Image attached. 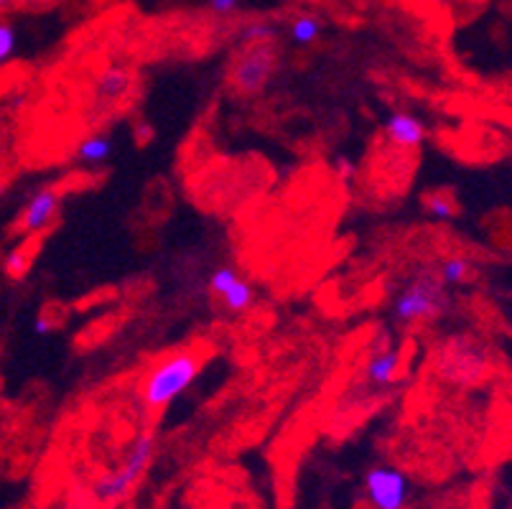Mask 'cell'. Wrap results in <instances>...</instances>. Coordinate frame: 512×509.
Listing matches in <instances>:
<instances>
[{"label": "cell", "mask_w": 512, "mask_h": 509, "mask_svg": "<svg viewBox=\"0 0 512 509\" xmlns=\"http://www.w3.org/2000/svg\"><path fill=\"white\" fill-rule=\"evenodd\" d=\"M446 308V286L434 270H418L403 280L393 298V319L403 326L436 319Z\"/></svg>", "instance_id": "1"}, {"label": "cell", "mask_w": 512, "mask_h": 509, "mask_svg": "<svg viewBox=\"0 0 512 509\" xmlns=\"http://www.w3.org/2000/svg\"><path fill=\"white\" fill-rule=\"evenodd\" d=\"M153 451H156V438L153 433H141V436L133 438V443L125 451V459L118 469L107 471L97 479L90 487L92 499L102 507L107 504H118L123 502L130 494V489L141 482V476L146 474V469L153 461Z\"/></svg>", "instance_id": "2"}, {"label": "cell", "mask_w": 512, "mask_h": 509, "mask_svg": "<svg viewBox=\"0 0 512 509\" xmlns=\"http://www.w3.org/2000/svg\"><path fill=\"white\" fill-rule=\"evenodd\" d=\"M202 362L192 352H176L158 362L143 380V403L151 410H161L184 395L199 377Z\"/></svg>", "instance_id": "3"}, {"label": "cell", "mask_w": 512, "mask_h": 509, "mask_svg": "<svg viewBox=\"0 0 512 509\" xmlns=\"http://www.w3.org/2000/svg\"><path fill=\"white\" fill-rule=\"evenodd\" d=\"M278 72V49L273 44L242 46L232 64V87L240 95H260Z\"/></svg>", "instance_id": "4"}, {"label": "cell", "mask_w": 512, "mask_h": 509, "mask_svg": "<svg viewBox=\"0 0 512 509\" xmlns=\"http://www.w3.org/2000/svg\"><path fill=\"white\" fill-rule=\"evenodd\" d=\"M365 494L372 509H406L411 499V482L395 466H375L365 476Z\"/></svg>", "instance_id": "5"}, {"label": "cell", "mask_w": 512, "mask_h": 509, "mask_svg": "<svg viewBox=\"0 0 512 509\" xmlns=\"http://www.w3.org/2000/svg\"><path fill=\"white\" fill-rule=\"evenodd\" d=\"M207 286L209 291H212V296H217V301L222 303V308H225L227 314H248L250 308L255 306V301H258L255 288L250 286L248 280L242 278L240 270L232 268V265L214 268L212 273H209Z\"/></svg>", "instance_id": "6"}, {"label": "cell", "mask_w": 512, "mask_h": 509, "mask_svg": "<svg viewBox=\"0 0 512 509\" xmlns=\"http://www.w3.org/2000/svg\"><path fill=\"white\" fill-rule=\"evenodd\" d=\"M59 207H62V194L51 186L34 191L29 202L23 204L21 217H18V230L26 237H34L39 232L49 230V224L57 219Z\"/></svg>", "instance_id": "7"}, {"label": "cell", "mask_w": 512, "mask_h": 509, "mask_svg": "<svg viewBox=\"0 0 512 509\" xmlns=\"http://www.w3.org/2000/svg\"><path fill=\"white\" fill-rule=\"evenodd\" d=\"M383 133L398 148H421L423 140H426V125H423L421 118L411 115V112L395 110L385 120Z\"/></svg>", "instance_id": "8"}, {"label": "cell", "mask_w": 512, "mask_h": 509, "mask_svg": "<svg viewBox=\"0 0 512 509\" xmlns=\"http://www.w3.org/2000/svg\"><path fill=\"white\" fill-rule=\"evenodd\" d=\"M130 87H133V72H130L128 67L113 64V67L102 69L100 77H97L95 97L102 102L123 100L130 92Z\"/></svg>", "instance_id": "9"}, {"label": "cell", "mask_w": 512, "mask_h": 509, "mask_svg": "<svg viewBox=\"0 0 512 509\" xmlns=\"http://www.w3.org/2000/svg\"><path fill=\"white\" fill-rule=\"evenodd\" d=\"M400 367V352L398 349H380L372 354L365 364V380L375 387L393 385L398 377Z\"/></svg>", "instance_id": "10"}, {"label": "cell", "mask_w": 512, "mask_h": 509, "mask_svg": "<svg viewBox=\"0 0 512 509\" xmlns=\"http://www.w3.org/2000/svg\"><path fill=\"white\" fill-rule=\"evenodd\" d=\"M113 148L115 143L107 133H90L79 140L77 148H74V161L82 163V166L87 168L102 166L107 158L113 156Z\"/></svg>", "instance_id": "11"}, {"label": "cell", "mask_w": 512, "mask_h": 509, "mask_svg": "<svg viewBox=\"0 0 512 509\" xmlns=\"http://www.w3.org/2000/svg\"><path fill=\"white\" fill-rule=\"evenodd\" d=\"M278 36V28L271 21H263V18H253V21L242 23L237 28V41L242 46H255V44H273Z\"/></svg>", "instance_id": "12"}, {"label": "cell", "mask_w": 512, "mask_h": 509, "mask_svg": "<svg viewBox=\"0 0 512 509\" xmlns=\"http://www.w3.org/2000/svg\"><path fill=\"white\" fill-rule=\"evenodd\" d=\"M436 275H439L444 286H462V283L469 280V275H472V263L467 258H462V255H451V258L441 260Z\"/></svg>", "instance_id": "13"}, {"label": "cell", "mask_w": 512, "mask_h": 509, "mask_svg": "<svg viewBox=\"0 0 512 509\" xmlns=\"http://www.w3.org/2000/svg\"><path fill=\"white\" fill-rule=\"evenodd\" d=\"M319 34H321V21L314 16L293 18L291 28H288V36H291V41L299 46L314 44V41L319 39Z\"/></svg>", "instance_id": "14"}, {"label": "cell", "mask_w": 512, "mask_h": 509, "mask_svg": "<svg viewBox=\"0 0 512 509\" xmlns=\"http://www.w3.org/2000/svg\"><path fill=\"white\" fill-rule=\"evenodd\" d=\"M428 214L434 219H441V222H449V219L456 217V202L446 194H431L426 199Z\"/></svg>", "instance_id": "15"}, {"label": "cell", "mask_w": 512, "mask_h": 509, "mask_svg": "<svg viewBox=\"0 0 512 509\" xmlns=\"http://www.w3.org/2000/svg\"><path fill=\"white\" fill-rule=\"evenodd\" d=\"M16 51H18V31H16V26L0 18V64L11 62Z\"/></svg>", "instance_id": "16"}, {"label": "cell", "mask_w": 512, "mask_h": 509, "mask_svg": "<svg viewBox=\"0 0 512 509\" xmlns=\"http://www.w3.org/2000/svg\"><path fill=\"white\" fill-rule=\"evenodd\" d=\"M26 270H29V255H26L23 247H13L6 258H3V273H6L8 278L18 280L26 275Z\"/></svg>", "instance_id": "17"}, {"label": "cell", "mask_w": 512, "mask_h": 509, "mask_svg": "<svg viewBox=\"0 0 512 509\" xmlns=\"http://www.w3.org/2000/svg\"><path fill=\"white\" fill-rule=\"evenodd\" d=\"M242 0H209V11L214 16H232L235 11H240Z\"/></svg>", "instance_id": "18"}, {"label": "cell", "mask_w": 512, "mask_h": 509, "mask_svg": "<svg viewBox=\"0 0 512 509\" xmlns=\"http://www.w3.org/2000/svg\"><path fill=\"white\" fill-rule=\"evenodd\" d=\"M34 331H36V336H49L51 331H54V321H51L49 316H46V314L36 316V321H34Z\"/></svg>", "instance_id": "19"}, {"label": "cell", "mask_w": 512, "mask_h": 509, "mask_svg": "<svg viewBox=\"0 0 512 509\" xmlns=\"http://www.w3.org/2000/svg\"><path fill=\"white\" fill-rule=\"evenodd\" d=\"M428 3H444V0H428Z\"/></svg>", "instance_id": "20"}, {"label": "cell", "mask_w": 512, "mask_h": 509, "mask_svg": "<svg viewBox=\"0 0 512 509\" xmlns=\"http://www.w3.org/2000/svg\"><path fill=\"white\" fill-rule=\"evenodd\" d=\"M0 199H3V189H0Z\"/></svg>", "instance_id": "21"}]
</instances>
